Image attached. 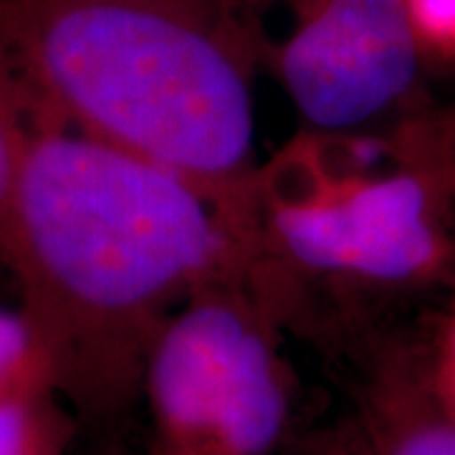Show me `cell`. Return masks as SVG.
I'll return each mask as SVG.
<instances>
[{
	"mask_svg": "<svg viewBox=\"0 0 455 455\" xmlns=\"http://www.w3.org/2000/svg\"><path fill=\"white\" fill-rule=\"evenodd\" d=\"M448 190L405 157L395 172L314 180L263 205V228L286 260L324 276L412 283L435 276L453 243L443 205Z\"/></svg>",
	"mask_w": 455,
	"mask_h": 455,
	"instance_id": "cell-4",
	"label": "cell"
},
{
	"mask_svg": "<svg viewBox=\"0 0 455 455\" xmlns=\"http://www.w3.org/2000/svg\"><path fill=\"white\" fill-rule=\"evenodd\" d=\"M59 397L49 364L36 352L0 387V455H64L71 427Z\"/></svg>",
	"mask_w": 455,
	"mask_h": 455,
	"instance_id": "cell-7",
	"label": "cell"
},
{
	"mask_svg": "<svg viewBox=\"0 0 455 455\" xmlns=\"http://www.w3.org/2000/svg\"><path fill=\"white\" fill-rule=\"evenodd\" d=\"M364 455H455V420L440 407L427 379L379 392L367 425Z\"/></svg>",
	"mask_w": 455,
	"mask_h": 455,
	"instance_id": "cell-6",
	"label": "cell"
},
{
	"mask_svg": "<svg viewBox=\"0 0 455 455\" xmlns=\"http://www.w3.org/2000/svg\"><path fill=\"white\" fill-rule=\"evenodd\" d=\"M425 46L455 51V0H405Z\"/></svg>",
	"mask_w": 455,
	"mask_h": 455,
	"instance_id": "cell-10",
	"label": "cell"
},
{
	"mask_svg": "<svg viewBox=\"0 0 455 455\" xmlns=\"http://www.w3.org/2000/svg\"><path fill=\"white\" fill-rule=\"evenodd\" d=\"M36 355L31 326L18 311L0 309V387Z\"/></svg>",
	"mask_w": 455,
	"mask_h": 455,
	"instance_id": "cell-11",
	"label": "cell"
},
{
	"mask_svg": "<svg viewBox=\"0 0 455 455\" xmlns=\"http://www.w3.org/2000/svg\"><path fill=\"white\" fill-rule=\"evenodd\" d=\"M322 455H364L362 448H337V451H326Z\"/></svg>",
	"mask_w": 455,
	"mask_h": 455,
	"instance_id": "cell-13",
	"label": "cell"
},
{
	"mask_svg": "<svg viewBox=\"0 0 455 455\" xmlns=\"http://www.w3.org/2000/svg\"><path fill=\"white\" fill-rule=\"evenodd\" d=\"M140 387L157 455H274L291 418L289 374L266 322L215 283L164 322Z\"/></svg>",
	"mask_w": 455,
	"mask_h": 455,
	"instance_id": "cell-3",
	"label": "cell"
},
{
	"mask_svg": "<svg viewBox=\"0 0 455 455\" xmlns=\"http://www.w3.org/2000/svg\"><path fill=\"white\" fill-rule=\"evenodd\" d=\"M403 155L427 170L455 197V114L412 132Z\"/></svg>",
	"mask_w": 455,
	"mask_h": 455,
	"instance_id": "cell-9",
	"label": "cell"
},
{
	"mask_svg": "<svg viewBox=\"0 0 455 455\" xmlns=\"http://www.w3.org/2000/svg\"><path fill=\"white\" fill-rule=\"evenodd\" d=\"M253 31L238 0H0V61L46 127L245 205Z\"/></svg>",
	"mask_w": 455,
	"mask_h": 455,
	"instance_id": "cell-2",
	"label": "cell"
},
{
	"mask_svg": "<svg viewBox=\"0 0 455 455\" xmlns=\"http://www.w3.org/2000/svg\"><path fill=\"white\" fill-rule=\"evenodd\" d=\"M208 190L122 149L38 127L0 245L56 387L107 407L142 385L164 322L235 263Z\"/></svg>",
	"mask_w": 455,
	"mask_h": 455,
	"instance_id": "cell-1",
	"label": "cell"
},
{
	"mask_svg": "<svg viewBox=\"0 0 455 455\" xmlns=\"http://www.w3.org/2000/svg\"><path fill=\"white\" fill-rule=\"evenodd\" d=\"M427 385L435 395L440 407L455 420V309L451 319L445 322V329L440 334L438 352L433 359V367L427 372Z\"/></svg>",
	"mask_w": 455,
	"mask_h": 455,
	"instance_id": "cell-12",
	"label": "cell"
},
{
	"mask_svg": "<svg viewBox=\"0 0 455 455\" xmlns=\"http://www.w3.org/2000/svg\"><path fill=\"white\" fill-rule=\"evenodd\" d=\"M278 79L314 132L370 124L412 92L423 38L405 0H291Z\"/></svg>",
	"mask_w": 455,
	"mask_h": 455,
	"instance_id": "cell-5",
	"label": "cell"
},
{
	"mask_svg": "<svg viewBox=\"0 0 455 455\" xmlns=\"http://www.w3.org/2000/svg\"><path fill=\"white\" fill-rule=\"evenodd\" d=\"M28 99L0 61V245L13 211L18 182L38 127L28 122Z\"/></svg>",
	"mask_w": 455,
	"mask_h": 455,
	"instance_id": "cell-8",
	"label": "cell"
}]
</instances>
